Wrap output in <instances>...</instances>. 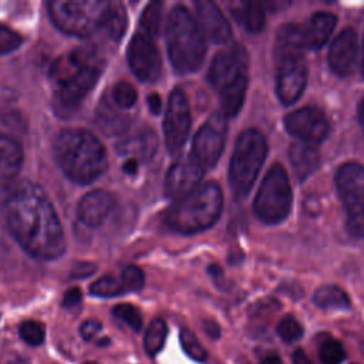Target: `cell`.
<instances>
[{"label":"cell","instance_id":"obj_1","mask_svg":"<svg viewBox=\"0 0 364 364\" xmlns=\"http://www.w3.org/2000/svg\"><path fill=\"white\" fill-rule=\"evenodd\" d=\"M3 212L9 230L27 253L43 260L64 253L63 226L43 188L30 181L13 185L6 195Z\"/></svg>","mask_w":364,"mask_h":364},{"label":"cell","instance_id":"obj_2","mask_svg":"<svg viewBox=\"0 0 364 364\" xmlns=\"http://www.w3.org/2000/svg\"><path fill=\"white\" fill-rule=\"evenodd\" d=\"M104 55L92 47H80L60 55L50 68L54 108L60 115L74 112L98 82Z\"/></svg>","mask_w":364,"mask_h":364},{"label":"cell","instance_id":"obj_3","mask_svg":"<svg viewBox=\"0 0 364 364\" xmlns=\"http://www.w3.org/2000/svg\"><path fill=\"white\" fill-rule=\"evenodd\" d=\"M53 148L57 164L74 182L91 183L107 169L105 146L88 129H61L54 138Z\"/></svg>","mask_w":364,"mask_h":364},{"label":"cell","instance_id":"obj_4","mask_svg":"<svg viewBox=\"0 0 364 364\" xmlns=\"http://www.w3.org/2000/svg\"><path fill=\"white\" fill-rule=\"evenodd\" d=\"M166 47L169 61L179 74L196 71L205 58V34L193 17L183 6H175L166 21Z\"/></svg>","mask_w":364,"mask_h":364},{"label":"cell","instance_id":"obj_5","mask_svg":"<svg viewBox=\"0 0 364 364\" xmlns=\"http://www.w3.org/2000/svg\"><path fill=\"white\" fill-rule=\"evenodd\" d=\"M249 58L240 44H233L219 51L209 68V82L218 91L222 112L226 117H235L245 101Z\"/></svg>","mask_w":364,"mask_h":364},{"label":"cell","instance_id":"obj_6","mask_svg":"<svg viewBox=\"0 0 364 364\" xmlns=\"http://www.w3.org/2000/svg\"><path fill=\"white\" fill-rule=\"evenodd\" d=\"M223 195L220 186L210 181L200 183L186 196L176 200L166 212V225L183 235H192L210 228L220 216Z\"/></svg>","mask_w":364,"mask_h":364},{"label":"cell","instance_id":"obj_7","mask_svg":"<svg viewBox=\"0 0 364 364\" xmlns=\"http://www.w3.org/2000/svg\"><path fill=\"white\" fill-rule=\"evenodd\" d=\"M50 18L65 34L92 37L105 34L112 7L108 0H54L47 3Z\"/></svg>","mask_w":364,"mask_h":364},{"label":"cell","instance_id":"obj_8","mask_svg":"<svg viewBox=\"0 0 364 364\" xmlns=\"http://www.w3.org/2000/svg\"><path fill=\"white\" fill-rule=\"evenodd\" d=\"M266 154V139L263 134L255 128L243 131L236 139L229 164V183L237 199L245 198L252 189Z\"/></svg>","mask_w":364,"mask_h":364},{"label":"cell","instance_id":"obj_9","mask_svg":"<svg viewBox=\"0 0 364 364\" xmlns=\"http://www.w3.org/2000/svg\"><path fill=\"white\" fill-rule=\"evenodd\" d=\"M291 188L289 176L280 164L266 172L255 198V212L260 220L273 225L287 218L291 208Z\"/></svg>","mask_w":364,"mask_h":364},{"label":"cell","instance_id":"obj_10","mask_svg":"<svg viewBox=\"0 0 364 364\" xmlns=\"http://www.w3.org/2000/svg\"><path fill=\"white\" fill-rule=\"evenodd\" d=\"M336 186L350 233L364 237V166L357 162L343 164L336 173Z\"/></svg>","mask_w":364,"mask_h":364},{"label":"cell","instance_id":"obj_11","mask_svg":"<svg viewBox=\"0 0 364 364\" xmlns=\"http://www.w3.org/2000/svg\"><path fill=\"white\" fill-rule=\"evenodd\" d=\"M228 134L226 115L213 112L195 134L191 155L206 171L213 168L220 158Z\"/></svg>","mask_w":364,"mask_h":364},{"label":"cell","instance_id":"obj_12","mask_svg":"<svg viewBox=\"0 0 364 364\" xmlns=\"http://www.w3.org/2000/svg\"><path fill=\"white\" fill-rule=\"evenodd\" d=\"M191 129V109L185 92L181 88L172 90L165 118H164V135L168 151L176 155L186 142Z\"/></svg>","mask_w":364,"mask_h":364},{"label":"cell","instance_id":"obj_13","mask_svg":"<svg viewBox=\"0 0 364 364\" xmlns=\"http://www.w3.org/2000/svg\"><path fill=\"white\" fill-rule=\"evenodd\" d=\"M127 55L132 73L141 81L154 82L159 80L162 60L154 38L144 33H136L128 46Z\"/></svg>","mask_w":364,"mask_h":364},{"label":"cell","instance_id":"obj_14","mask_svg":"<svg viewBox=\"0 0 364 364\" xmlns=\"http://www.w3.org/2000/svg\"><path fill=\"white\" fill-rule=\"evenodd\" d=\"M307 84L304 57H293L276 61V92L284 105L296 102Z\"/></svg>","mask_w":364,"mask_h":364},{"label":"cell","instance_id":"obj_15","mask_svg":"<svg viewBox=\"0 0 364 364\" xmlns=\"http://www.w3.org/2000/svg\"><path fill=\"white\" fill-rule=\"evenodd\" d=\"M205 172L206 171L195 161L191 154L181 156L172 164L165 176V195L173 199L186 196L199 186Z\"/></svg>","mask_w":364,"mask_h":364},{"label":"cell","instance_id":"obj_16","mask_svg":"<svg viewBox=\"0 0 364 364\" xmlns=\"http://www.w3.org/2000/svg\"><path fill=\"white\" fill-rule=\"evenodd\" d=\"M286 129L303 142L316 144L328 134V121L326 115L314 107L299 108L284 118Z\"/></svg>","mask_w":364,"mask_h":364},{"label":"cell","instance_id":"obj_17","mask_svg":"<svg viewBox=\"0 0 364 364\" xmlns=\"http://www.w3.org/2000/svg\"><path fill=\"white\" fill-rule=\"evenodd\" d=\"M357 34L353 28H344L333 40L328 50V65L340 77L353 73L357 61Z\"/></svg>","mask_w":364,"mask_h":364},{"label":"cell","instance_id":"obj_18","mask_svg":"<svg viewBox=\"0 0 364 364\" xmlns=\"http://www.w3.org/2000/svg\"><path fill=\"white\" fill-rule=\"evenodd\" d=\"M114 205L115 198L112 193L104 189H95L81 198L77 206V215L84 225L97 228L107 219Z\"/></svg>","mask_w":364,"mask_h":364},{"label":"cell","instance_id":"obj_19","mask_svg":"<svg viewBox=\"0 0 364 364\" xmlns=\"http://www.w3.org/2000/svg\"><path fill=\"white\" fill-rule=\"evenodd\" d=\"M195 7L198 23L203 34L208 36L213 43H226L230 38L232 30L220 9L213 1L208 0L196 1Z\"/></svg>","mask_w":364,"mask_h":364},{"label":"cell","instance_id":"obj_20","mask_svg":"<svg viewBox=\"0 0 364 364\" xmlns=\"http://www.w3.org/2000/svg\"><path fill=\"white\" fill-rule=\"evenodd\" d=\"M306 38H304V27L296 23L283 24L276 34L274 38V61L293 58V57H304Z\"/></svg>","mask_w":364,"mask_h":364},{"label":"cell","instance_id":"obj_21","mask_svg":"<svg viewBox=\"0 0 364 364\" xmlns=\"http://www.w3.org/2000/svg\"><path fill=\"white\" fill-rule=\"evenodd\" d=\"M23 164V151L17 141L0 132V189L11 185Z\"/></svg>","mask_w":364,"mask_h":364},{"label":"cell","instance_id":"obj_22","mask_svg":"<svg viewBox=\"0 0 364 364\" xmlns=\"http://www.w3.org/2000/svg\"><path fill=\"white\" fill-rule=\"evenodd\" d=\"M158 148L155 132L151 129H142L138 134L125 138L117 146V151L124 159H134L136 162L149 161Z\"/></svg>","mask_w":364,"mask_h":364},{"label":"cell","instance_id":"obj_23","mask_svg":"<svg viewBox=\"0 0 364 364\" xmlns=\"http://www.w3.org/2000/svg\"><path fill=\"white\" fill-rule=\"evenodd\" d=\"M289 158L299 181L307 179L320 165V154L313 144L294 142L289 149Z\"/></svg>","mask_w":364,"mask_h":364},{"label":"cell","instance_id":"obj_24","mask_svg":"<svg viewBox=\"0 0 364 364\" xmlns=\"http://www.w3.org/2000/svg\"><path fill=\"white\" fill-rule=\"evenodd\" d=\"M336 16L330 11H318L311 16L304 27V38L307 48L317 50L326 44L336 26Z\"/></svg>","mask_w":364,"mask_h":364},{"label":"cell","instance_id":"obj_25","mask_svg":"<svg viewBox=\"0 0 364 364\" xmlns=\"http://www.w3.org/2000/svg\"><path fill=\"white\" fill-rule=\"evenodd\" d=\"M235 18L250 33H259L264 26V7L257 1H235L230 4Z\"/></svg>","mask_w":364,"mask_h":364},{"label":"cell","instance_id":"obj_26","mask_svg":"<svg viewBox=\"0 0 364 364\" xmlns=\"http://www.w3.org/2000/svg\"><path fill=\"white\" fill-rule=\"evenodd\" d=\"M117 105L109 100H102L97 109V122L98 127L107 135H119L128 128L129 119L119 112Z\"/></svg>","mask_w":364,"mask_h":364},{"label":"cell","instance_id":"obj_27","mask_svg":"<svg viewBox=\"0 0 364 364\" xmlns=\"http://www.w3.org/2000/svg\"><path fill=\"white\" fill-rule=\"evenodd\" d=\"M313 301L316 306L321 309H331V310H346L350 309L351 301L347 293L333 284H326L318 287L314 291Z\"/></svg>","mask_w":364,"mask_h":364},{"label":"cell","instance_id":"obj_28","mask_svg":"<svg viewBox=\"0 0 364 364\" xmlns=\"http://www.w3.org/2000/svg\"><path fill=\"white\" fill-rule=\"evenodd\" d=\"M168 334V327L166 323L162 318H155L151 321V324L146 328L145 333V338H144V346H145V351L149 355H155L158 354L164 344H165V338Z\"/></svg>","mask_w":364,"mask_h":364},{"label":"cell","instance_id":"obj_29","mask_svg":"<svg viewBox=\"0 0 364 364\" xmlns=\"http://www.w3.org/2000/svg\"><path fill=\"white\" fill-rule=\"evenodd\" d=\"M162 9H164L162 1H152L142 11L139 24H141L142 33L151 38H154L159 34L161 20H162Z\"/></svg>","mask_w":364,"mask_h":364},{"label":"cell","instance_id":"obj_30","mask_svg":"<svg viewBox=\"0 0 364 364\" xmlns=\"http://www.w3.org/2000/svg\"><path fill=\"white\" fill-rule=\"evenodd\" d=\"M111 98L112 102L118 107V108H124L128 109L131 107L135 105L136 100H138V94L135 91V88L127 82V81H118L111 91Z\"/></svg>","mask_w":364,"mask_h":364},{"label":"cell","instance_id":"obj_31","mask_svg":"<svg viewBox=\"0 0 364 364\" xmlns=\"http://www.w3.org/2000/svg\"><path fill=\"white\" fill-rule=\"evenodd\" d=\"M125 289L121 280L112 276H102L90 286V293L98 297H114L124 293Z\"/></svg>","mask_w":364,"mask_h":364},{"label":"cell","instance_id":"obj_32","mask_svg":"<svg viewBox=\"0 0 364 364\" xmlns=\"http://www.w3.org/2000/svg\"><path fill=\"white\" fill-rule=\"evenodd\" d=\"M179 340L183 351L196 361H205L208 357V353L205 347L200 344V341L196 338V336L189 328H181L179 331Z\"/></svg>","mask_w":364,"mask_h":364},{"label":"cell","instance_id":"obj_33","mask_svg":"<svg viewBox=\"0 0 364 364\" xmlns=\"http://www.w3.org/2000/svg\"><path fill=\"white\" fill-rule=\"evenodd\" d=\"M20 337L30 346H40L44 341L46 337V328L44 324L36 320H26L18 327Z\"/></svg>","mask_w":364,"mask_h":364},{"label":"cell","instance_id":"obj_34","mask_svg":"<svg viewBox=\"0 0 364 364\" xmlns=\"http://www.w3.org/2000/svg\"><path fill=\"white\" fill-rule=\"evenodd\" d=\"M112 313L115 317L122 320L132 330L139 331L142 328V314L135 306L128 304V303H119V304L114 306Z\"/></svg>","mask_w":364,"mask_h":364},{"label":"cell","instance_id":"obj_35","mask_svg":"<svg viewBox=\"0 0 364 364\" xmlns=\"http://www.w3.org/2000/svg\"><path fill=\"white\" fill-rule=\"evenodd\" d=\"M318 355L323 364H341L346 358V351L341 343L334 338H328L321 343Z\"/></svg>","mask_w":364,"mask_h":364},{"label":"cell","instance_id":"obj_36","mask_svg":"<svg viewBox=\"0 0 364 364\" xmlns=\"http://www.w3.org/2000/svg\"><path fill=\"white\" fill-rule=\"evenodd\" d=\"M277 334L283 341L293 343L303 336V327L293 316H286L277 324Z\"/></svg>","mask_w":364,"mask_h":364},{"label":"cell","instance_id":"obj_37","mask_svg":"<svg viewBox=\"0 0 364 364\" xmlns=\"http://www.w3.org/2000/svg\"><path fill=\"white\" fill-rule=\"evenodd\" d=\"M119 280H121L125 291L141 290L144 287V283H145V277H144L142 270L136 266H132V264L124 267V270L121 272V279Z\"/></svg>","mask_w":364,"mask_h":364},{"label":"cell","instance_id":"obj_38","mask_svg":"<svg viewBox=\"0 0 364 364\" xmlns=\"http://www.w3.org/2000/svg\"><path fill=\"white\" fill-rule=\"evenodd\" d=\"M21 44V37L18 33L7 26L0 24V54H7L18 48Z\"/></svg>","mask_w":364,"mask_h":364},{"label":"cell","instance_id":"obj_39","mask_svg":"<svg viewBox=\"0 0 364 364\" xmlns=\"http://www.w3.org/2000/svg\"><path fill=\"white\" fill-rule=\"evenodd\" d=\"M101 323L95 318H90V320H85L81 326H80V334L84 340L90 341L92 340L101 330Z\"/></svg>","mask_w":364,"mask_h":364},{"label":"cell","instance_id":"obj_40","mask_svg":"<svg viewBox=\"0 0 364 364\" xmlns=\"http://www.w3.org/2000/svg\"><path fill=\"white\" fill-rule=\"evenodd\" d=\"M81 297H82L81 290L78 287H71L63 296V306L67 307V309L74 307L81 301Z\"/></svg>","mask_w":364,"mask_h":364},{"label":"cell","instance_id":"obj_41","mask_svg":"<svg viewBox=\"0 0 364 364\" xmlns=\"http://www.w3.org/2000/svg\"><path fill=\"white\" fill-rule=\"evenodd\" d=\"M95 270V266L88 263V262H82V263H78L74 270H73V276L74 277H84V276H90L92 272Z\"/></svg>","mask_w":364,"mask_h":364},{"label":"cell","instance_id":"obj_42","mask_svg":"<svg viewBox=\"0 0 364 364\" xmlns=\"http://www.w3.org/2000/svg\"><path fill=\"white\" fill-rule=\"evenodd\" d=\"M146 102H148V108H149V111L152 112V114H159L161 112V109H162V101H161V97L158 95V94H151L149 97H148V100H146Z\"/></svg>","mask_w":364,"mask_h":364},{"label":"cell","instance_id":"obj_43","mask_svg":"<svg viewBox=\"0 0 364 364\" xmlns=\"http://www.w3.org/2000/svg\"><path fill=\"white\" fill-rule=\"evenodd\" d=\"M291 361H293V364H314V363L307 357V354H306L303 350H300V348H297L296 351H293V354H291Z\"/></svg>","mask_w":364,"mask_h":364},{"label":"cell","instance_id":"obj_44","mask_svg":"<svg viewBox=\"0 0 364 364\" xmlns=\"http://www.w3.org/2000/svg\"><path fill=\"white\" fill-rule=\"evenodd\" d=\"M205 331L212 338H218L219 334H220V328H219V326L213 320H206L205 321Z\"/></svg>","mask_w":364,"mask_h":364},{"label":"cell","instance_id":"obj_45","mask_svg":"<svg viewBox=\"0 0 364 364\" xmlns=\"http://www.w3.org/2000/svg\"><path fill=\"white\" fill-rule=\"evenodd\" d=\"M138 166H139V162H136L134 159H124V162H122V171L127 175H135L138 172Z\"/></svg>","mask_w":364,"mask_h":364},{"label":"cell","instance_id":"obj_46","mask_svg":"<svg viewBox=\"0 0 364 364\" xmlns=\"http://www.w3.org/2000/svg\"><path fill=\"white\" fill-rule=\"evenodd\" d=\"M260 364H283V363H282V360H280L279 355H276V354H269V355H266V357L262 360Z\"/></svg>","mask_w":364,"mask_h":364},{"label":"cell","instance_id":"obj_47","mask_svg":"<svg viewBox=\"0 0 364 364\" xmlns=\"http://www.w3.org/2000/svg\"><path fill=\"white\" fill-rule=\"evenodd\" d=\"M7 364H30V360L27 357H23V355H17L14 358H11Z\"/></svg>","mask_w":364,"mask_h":364},{"label":"cell","instance_id":"obj_48","mask_svg":"<svg viewBox=\"0 0 364 364\" xmlns=\"http://www.w3.org/2000/svg\"><path fill=\"white\" fill-rule=\"evenodd\" d=\"M358 115H360V122H361V127L364 129V98L361 100L360 102V107H358Z\"/></svg>","mask_w":364,"mask_h":364},{"label":"cell","instance_id":"obj_49","mask_svg":"<svg viewBox=\"0 0 364 364\" xmlns=\"http://www.w3.org/2000/svg\"><path fill=\"white\" fill-rule=\"evenodd\" d=\"M363 74H364V41H363Z\"/></svg>","mask_w":364,"mask_h":364},{"label":"cell","instance_id":"obj_50","mask_svg":"<svg viewBox=\"0 0 364 364\" xmlns=\"http://www.w3.org/2000/svg\"><path fill=\"white\" fill-rule=\"evenodd\" d=\"M360 350H361V353L364 354V341L360 344Z\"/></svg>","mask_w":364,"mask_h":364},{"label":"cell","instance_id":"obj_51","mask_svg":"<svg viewBox=\"0 0 364 364\" xmlns=\"http://www.w3.org/2000/svg\"><path fill=\"white\" fill-rule=\"evenodd\" d=\"M85 364H95V363H85Z\"/></svg>","mask_w":364,"mask_h":364}]
</instances>
